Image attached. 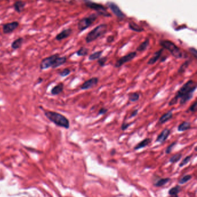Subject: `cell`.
Here are the masks:
<instances>
[{
  "label": "cell",
  "mask_w": 197,
  "mask_h": 197,
  "mask_svg": "<svg viewBox=\"0 0 197 197\" xmlns=\"http://www.w3.org/2000/svg\"><path fill=\"white\" fill-rule=\"evenodd\" d=\"M89 49L86 47H81L76 52V54H77L78 56H86L89 53Z\"/></svg>",
  "instance_id": "cell-28"
},
{
  "label": "cell",
  "mask_w": 197,
  "mask_h": 197,
  "mask_svg": "<svg viewBox=\"0 0 197 197\" xmlns=\"http://www.w3.org/2000/svg\"><path fill=\"white\" fill-rule=\"evenodd\" d=\"M188 51H189V52H190L191 54H192L193 57H194L195 59H197V49H196L195 48H193V47L189 48H188Z\"/></svg>",
  "instance_id": "cell-34"
},
{
  "label": "cell",
  "mask_w": 197,
  "mask_h": 197,
  "mask_svg": "<svg viewBox=\"0 0 197 197\" xmlns=\"http://www.w3.org/2000/svg\"><path fill=\"white\" fill-rule=\"evenodd\" d=\"M26 5V3L24 1H16L13 5V7L14 10L18 14L21 13L23 10H25V7Z\"/></svg>",
  "instance_id": "cell-16"
},
{
  "label": "cell",
  "mask_w": 197,
  "mask_h": 197,
  "mask_svg": "<svg viewBox=\"0 0 197 197\" xmlns=\"http://www.w3.org/2000/svg\"><path fill=\"white\" fill-rule=\"evenodd\" d=\"M152 139L150 138H146L142 141H141L140 143H138L137 145H136V146L134 148L135 150H138L142 148H145L146 146H148L149 143L151 142Z\"/></svg>",
  "instance_id": "cell-24"
},
{
  "label": "cell",
  "mask_w": 197,
  "mask_h": 197,
  "mask_svg": "<svg viewBox=\"0 0 197 197\" xmlns=\"http://www.w3.org/2000/svg\"><path fill=\"white\" fill-rule=\"evenodd\" d=\"M103 52H104L103 50H99L90 54L89 56V60L94 61L95 60H98L101 57V56L103 54Z\"/></svg>",
  "instance_id": "cell-27"
},
{
  "label": "cell",
  "mask_w": 197,
  "mask_h": 197,
  "mask_svg": "<svg viewBox=\"0 0 197 197\" xmlns=\"http://www.w3.org/2000/svg\"><path fill=\"white\" fill-rule=\"evenodd\" d=\"M170 180L169 178H164V179H160L157 183L155 184V186L156 187H161L165 184H167L169 181Z\"/></svg>",
  "instance_id": "cell-29"
},
{
  "label": "cell",
  "mask_w": 197,
  "mask_h": 197,
  "mask_svg": "<svg viewBox=\"0 0 197 197\" xmlns=\"http://www.w3.org/2000/svg\"><path fill=\"white\" fill-rule=\"evenodd\" d=\"M176 142H174V143H172L171 145H170L168 147L167 150H166V153L167 154H169V153H171L172 148H173V146L176 145Z\"/></svg>",
  "instance_id": "cell-38"
},
{
  "label": "cell",
  "mask_w": 197,
  "mask_h": 197,
  "mask_svg": "<svg viewBox=\"0 0 197 197\" xmlns=\"http://www.w3.org/2000/svg\"><path fill=\"white\" fill-rule=\"evenodd\" d=\"M44 114L47 118L57 126L65 129L69 128L70 123L69 120L63 114L50 110H44Z\"/></svg>",
  "instance_id": "cell-2"
},
{
  "label": "cell",
  "mask_w": 197,
  "mask_h": 197,
  "mask_svg": "<svg viewBox=\"0 0 197 197\" xmlns=\"http://www.w3.org/2000/svg\"><path fill=\"white\" fill-rule=\"evenodd\" d=\"M140 98V94L138 92H133L128 94V101L130 102H135Z\"/></svg>",
  "instance_id": "cell-26"
},
{
  "label": "cell",
  "mask_w": 197,
  "mask_h": 197,
  "mask_svg": "<svg viewBox=\"0 0 197 197\" xmlns=\"http://www.w3.org/2000/svg\"><path fill=\"white\" fill-rule=\"evenodd\" d=\"M150 44V40L149 38H146L145 40L143 41L142 43L138 46V48H137V51L139 52H144L147 49Z\"/></svg>",
  "instance_id": "cell-22"
},
{
  "label": "cell",
  "mask_w": 197,
  "mask_h": 197,
  "mask_svg": "<svg viewBox=\"0 0 197 197\" xmlns=\"http://www.w3.org/2000/svg\"><path fill=\"white\" fill-rule=\"evenodd\" d=\"M197 101H195L193 104L191 105V106L190 107V108L188 109L189 111L191 112L192 113H195L197 110Z\"/></svg>",
  "instance_id": "cell-35"
},
{
  "label": "cell",
  "mask_w": 197,
  "mask_h": 197,
  "mask_svg": "<svg viewBox=\"0 0 197 197\" xmlns=\"http://www.w3.org/2000/svg\"><path fill=\"white\" fill-rule=\"evenodd\" d=\"M110 10L120 20H123L126 17V15L121 10L120 7L115 2L112 1H108L106 4Z\"/></svg>",
  "instance_id": "cell-8"
},
{
  "label": "cell",
  "mask_w": 197,
  "mask_h": 197,
  "mask_svg": "<svg viewBox=\"0 0 197 197\" xmlns=\"http://www.w3.org/2000/svg\"><path fill=\"white\" fill-rule=\"evenodd\" d=\"M173 118V113L171 110L168 111L166 114H164L163 116L159 118L158 123L161 124L165 123Z\"/></svg>",
  "instance_id": "cell-18"
},
{
  "label": "cell",
  "mask_w": 197,
  "mask_h": 197,
  "mask_svg": "<svg viewBox=\"0 0 197 197\" xmlns=\"http://www.w3.org/2000/svg\"><path fill=\"white\" fill-rule=\"evenodd\" d=\"M138 114V109H135V110H133V111L132 112V113L131 114V115H130V116H129V118H133L135 117L136 116H137Z\"/></svg>",
  "instance_id": "cell-40"
},
{
  "label": "cell",
  "mask_w": 197,
  "mask_h": 197,
  "mask_svg": "<svg viewBox=\"0 0 197 197\" xmlns=\"http://www.w3.org/2000/svg\"><path fill=\"white\" fill-rule=\"evenodd\" d=\"M108 109L105 108H102L99 110L98 112V115H104L105 114L108 112Z\"/></svg>",
  "instance_id": "cell-37"
},
{
  "label": "cell",
  "mask_w": 197,
  "mask_h": 197,
  "mask_svg": "<svg viewBox=\"0 0 197 197\" xmlns=\"http://www.w3.org/2000/svg\"><path fill=\"white\" fill-rule=\"evenodd\" d=\"M181 158H182V154H177L171 158L169 160V161H170V163H176V162L178 161Z\"/></svg>",
  "instance_id": "cell-33"
},
{
  "label": "cell",
  "mask_w": 197,
  "mask_h": 197,
  "mask_svg": "<svg viewBox=\"0 0 197 197\" xmlns=\"http://www.w3.org/2000/svg\"><path fill=\"white\" fill-rule=\"evenodd\" d=\"M131 124H128L127 123L124 122V123L122 124V127H121V128H122V129L123 131H124V130H126V129H127V128H128V127H129Z\"/></svg>",
  "instance_id": "cell-39"
},
{
  "label": "cell",
  "mask_w": 197,
  "mask_h": 197,
  "mask_svg": "<svg viewBox=\"0 0 197 197\" xmlns=\"http://www.w3.org/2000/svg\"><path fill=\"white\" fill-rule=\"evenodd\" d=\"M191 128V123L188 122H183L177 127V130L179 132H183Z\"/></svg>",
  "instance_id": "cell-23"
},
{
  "label": "cell",
  "mask_w": 197,
  "mask_h": 197,
  "mask_svg": "<svg viewBox=\"0 0 197 197\" xmlns=\"http://www.w3.org/2000/svg\"><path fill=\"white\" fill-rule=\"evenodd\" d=\"M191 156H187V157L185 158L182 161V163L180 164V167H183V166L186 165L187 163L190 161V159H191Z\"/></svg>",
  "instance_id": "cell-36"
},
{
  "label": "cell",
  "mask_w": 197,
  "mask_h": 197,
  "mask_svg": "<svg viewBox=\"0 0 197 197\" xmlns=\"http://www.w3.org/2000/svg\"><path fill=\"white\" fill-rule=\"evenodd\" d=\"M170 133H171L170 129H169L168 128L164 129L163 131L160 133V134L158 136L156 141L158 142H160V143H163L164 142H165L167 140V139L168 137V136L169 135Z\"/></svg>",
  "instance_id": "cell-15"
},
{
  "label": "cell",
  "mask_w": 197,
  "mask_h": 197,
  "mask_svg": "<svg viewBox=\"0 0 197 197\" xmlns=\"http://www.w3.org/2000/svg\"><path fill=\"white\" fill-rule=\"evenodd\" d=\"M67 58L65 56H63V57L59 56V57H57L56 58V60H55L54 65L52 67V69H55V68H59L60 66H61L63 64H65L67 62Z\"/></svg>",
  "instance_id": "cell-17"
},
{
  "label": "cell",
  "mask_w": 197,
  "mask_h": 197,
  "mask_svg": "<svg viewBox=\"0 0 197 197\" xmlns=\"http://www.w3.org/2000/svg\"><path fill=\"white\" fill-rule=\"evenodd\" d=\"M108 61V57H101L100 59H99L97 61V63L101 67H104L105 65H106V63Z\"/></svg>",
  "instance_id": "cell-30"
},
{
  "label": "cell",
  "mask_w": 197,
  "mask_h": 197,
  "mask_svg": "<svg viewBox=\"0 0 197 197\" xmlns=\"http://www.w3.org/2000/svg\"><path fill=\"white\" fill-rule=\"evenodd\" d=\"M168 57H163V59H161V62H164V61H165V60H166V59H167Z\"/></svg>",
  "instance_id": "cell-43"
},
{
  "label": "cell",
  "mask_w": 197,
  "mask_h": 197,
  "mask_svg": "<svg viewBox=\"0 0 197 197\" xmlns=\"http://www.w3.org/2000/svg\"><path fill=\"white\" fill-rule=\"evenodd\" d=\"M128 27L129 30H132L133 31L137 32V33H142L145 31L143 27H142L139 25H137L133 21L129 22Z\"/></svg>",
  "instance_id": "cell-19"
},
{
  "label": "cell",
  "mask_w": 197,
  "mask_h": 197,
  "mask_svg": "<svg viewBox=\"0 0 197 197\" xmlns=\"http://www.w3.org/2000/svg\"><path fill=\"white\" fill-rule=\"evenodd\" d=\"M115 152H116V151H115V150H113V152L111 153V154H112V155H114V153H115Z\"/></svg>",
  "instance_id": "cell-44"
},
{
  "label": "cell",
  "mask_w": 197,
  "mask_h": 197,
  "mask_svg": "<svg viewBox=\"0 0 197 197\" xmlns=\"http://www.w3.org/2000/svg\"><path fill=\"white\" fill-rule=\"evenodd\" d=\"M98 17V15L97 14H93L89 15V16L84 17L81 19L78 23V29L79 31H83L84 30L87 29L93 24L94 22L97 20Z\"/></svg>",
  "instance_id": "cell-6"
},
{
  "label": "cell",
  "mask_w": 197,
  "mask_h": 197,
  "mask_svg": "<svg viewBox=\"0 0 197 197\" xmlns=\"http://www.w3.org/2000/svg\"><path fill=\"white\" fill-rule=\"evenodd\" d=\"M71 71L69 69V68H65V69L60 71L59 72V75L61 77H66L67 76H68L69 74H71Z\"/></svg>",
  "instance_id": "cell-31"
},
{
  "label": "cell",
  "mask_w": 197,
  "mask_h": 197,
  "mask_svg": "<svg viewBox=\"0 0 197 197\" xmlns=\"http://www.w3.org/2000/svg\"><path fill=\"white\" fill-rule=\"evenodd\" d=\"M192 178V176L191 175H185L184 176H183L182 178H181L179 182L180 184H184L185 183L187 182L188 181H189L190 180H191V179Z\"/></svg>",
  "instance_id": "cell-32"
},
{
  "label": "cell",
  "mask_w": 197,
  "mask_h": 197,
  "mask_svg": "<svg viewBox=\"0 0 197 197\" xmlns=\"http://www.w3.org/2000/svg\"><path fill=\"white\" fill-rule=\"evenodd\" d=\"M43 81H44V79H43V78L40 77V78H38V81H37V82L36 83H37V84H39L41 83Z\"/></svg>",
  "instance_id": "cell-42"
},
{
  "label": "cell",
  "mask_w": 197,
  "mask_h": 197,
  "mask_svg": "<svg viewBox=\"0 0 197 197\" xmlns=\"http://www.w3.org/2000/svg\"><path fill=\"white\" fill-rule=\"evenodd\" d=\"M108 30V25L103 23L95 27L87 34L85 41L87 44L91 43L105 34Z\"/></svg>",
  "instance_id": "cell-3"
},
{
  "label": "cell",
  "mask_w": 197,
  "mask_h": 197,
  "mask_svg": "<svg viewBox=\"0 0 197 197\" xmlns=\"http://www.w3.org/2000/svg\"><path fill=\"white\" fill-rule=\"evenodd\" d=\"M19 25V23L17 21H14L5 23L2 25V32L4 34H9L17 29Z\"/></svg>",
  "instance_id": "cell-10"
},
{
  "label": "cell",
  "mask_w": 197,
  "mask_h": 197,
  "mask_svg": "<svg viewBox=\"0 0 197 197\" xmlns=\"http://www.w3.org/2000/svg\"><path fill=\"white\" fill-rule=\"evenodd\" d=\"M98 78L93 77L85 81L80 86V89L82 90H86L92 89L98 84Z\"/></svg>",
  "instance_id": "cell-11"
},
{
  "label": "cell",
  "mask_w": 197,
  "mask_h": 197,
  "mask_svg": "<svg viewBox=\"0 0 197 197\" xmlns=\"http://www.w3.org/2000/svg\"><path fill=\"white\" fill-rule=\"evenodd\" d=\"M137 55V52H130L128 54H126L123 57H120L115 63L114 67L115 68H120V67H122L124 64L128 63V62L134 59L136 57Z\"/></svg>",
  "instance_id": "cell-9"
},
{
  "label": "cell",
  "mask_w": 197,
  "mask_h": 197,
  "mask_svg": "<svg viewBox=\"0 0 197 197\" xmlns=\"http://www.w3.org/2000/svg\"><path fill=\"white\" fill-rule=\"evenodd\" d=\"M72 30L71 29L69 28V29H64L56 36L55 39L58 41L65 40L68 38L69 36L72 34Z\"/></svg>",
  "instance_id": "cell-12"
},
{
  "label": "cell",
  "mask_w": 197,
  "mask_h": 197,
  "mask_svg": "<svg viewBox=\"0 0 197 197\" xmlns=\"http://www.w3.org/2000/svg\"><path fill=\"white\" fill-rule=\"evenodd\" d=\"M196 89L197 84L193 80H189L177 91L175 97L169 101V106H173L177 104L179 99H180L179 104L180 105L186 104L192 98Z\"/></svg>",
  "instance_id": "cell-1"
},
{
  "label": "cell",
  "mask_w": 197,
  "mask_h": 197,
  "mask_svg": "<svg viewBox=\"0 0 197 197\" xmlns=\"http://www.w3.org/2000/svg\"><path fill=\"white\" fill-rule=\"evenodd\" d=\"M59 56H60L59 54L56 53L43 59L40 63V69L44 70V69H49L50 68H52L54 65L56 58Z\"/></svg>",
  "instance_id": "cell-7"
},
{
  "label": "cell",
  "mask_w": 197,
  "mask_h": 197,
  "mask_svg": "<svg viewBox=\"0 0 197 197\" xmlns=\"http://www.w3.org/2000/svg\"><path fill=\"white\" fill-rule=\"evenodd\" d=\"M24 39L22 37H19L14 41L11 44V48L13 50H17L20 49L23 44Z\"/></svg>",
  "instance_id": "cell-20"
},
{
  "label": "cell",
  "mask_w": 197,
  "mask_h": 197,
  "mask_svg": "<svg viewBox=\"0 0 197 197\" xmlns=\"http://www.w3.org/2000/svg\"><path fill=\"white\" fill-rule=\"evenodd\" d=\"M160 44L162 46L163 49L168 50L173 56L176 59H183L184 57L182 51L177 46L176 44L172 41L167 40L160 41Z\"/></svg>",
  "instance_id": "cell-4"
},
{
  "label": "cell",
  "mask_w": 197,
  "mask_h": 197,
  "mask_svg": "<svg viewBox=\"0 0 197 197\" xmlns=\"http://www.w3.org/2000/svg\"><path fill=\"white\" fill-rule=\"evenodd\" d=\"M64 84L63 82H60L57 85L54 86L50 91L52 95H58L61 93L64 90Z\"/></svg>",
  "instance_id": "cell-14"
},
{
  "label": "cell",
  "mask_w": 197,
  "mask_h": 197,
  "mask_svg": "<svg viewBox=\"0 0 197 197\" xmlns=\"http://www.w3.org/2000/svg\"><path fill=\"white\" fill-rule=\"evenodd\" d=\"M163 51H164V49L162 48L161 49L158 50L156 52H155L153 54V56L148 61L147 64L148 65H151L155 64L162 56Z\"/></svg>",
  "instance_id": "cell-13"
},
{
  "label": "cell",
  "mask_w": 197,
  "mask_h": 197,
  "mask_svg": "<svg viewBox=\"0 0 197 197\" xmlns=\"http://www.w3.org/2000/svg\"><path fill=\"white\" fill-rule=\"evenodd\" d=\"M181 188L179 186H176L175 187L171 188L168 192V194L170 195L169 197H178V194Z\"/></svg>",
  "instance_id": "cell-25"
},
{
  "label": "cell",
  "mask_w": 197,
  "mask_h": 197,
  "mask_svg": "<svg viewBox=\"0 0 197 197\" xmlns=\"http://www.w3.org/2000/svg\"><path fill=\"white\" fill-rule=\"evenodd\" d=\"M114 41V37L113 35L108 36L106 38V42L108 43H112Z\"/></svg>",
  "instance_id": "cell-41"
},
{
  "label": "cell",
  "mask_w": 197,
  "mask_h": 197,
  "mask_svg": "<svg viewBox=\"0 0 197 197\" xmlns=\"http://www.w3.org/2000/svg\"><path fill=\"white\" fill-rule=\"evenodd\" d=\"M192 61V59H191L185 61L182 64V65L179 67V68L178 69L177 74H183V73H184L185 71H186V69L188 68V67L190 66V65L191 64Z\"/></svg>",
  "instance_id": "cell-21"
},
{
  "label": "cell",
  "mask_w": 197,
  "mask_h": 197,
  "mask_svg": "<svg viewBox=\"0 0 197 197\" xmlns=\"http://www.w3.org/2000/svg\"><path fill=\"white\" fill-rule=\"evenodd\" d=\"M84 5L92 10H95L97 14L106 17H112V15L107 10V8L102 4L91 1H84Z\"/></svg>",
  "instance_id": "cell-5"
}]
</instances>
